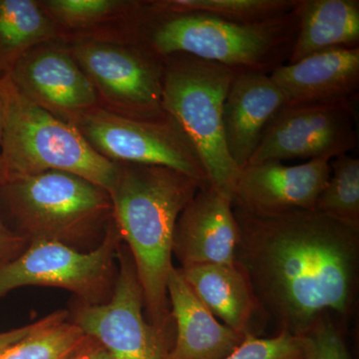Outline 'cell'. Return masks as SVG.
I'll return each mask as SVG.
<instances>
[{
    "instance_id": "1",
    "label": "cell",
    "mask_w": 359,
    "mask_h": 359,
    "mask_svg": "<svg viewBox=\"0 0 359 359\" xmlns=\"http://www.w3.org/2000/svg\"><path fill=\"white\" fill-rule=\"evenodd\" d=\"M233 214L235 264L278 332L301 337L323 316L353 311L358 231L314 210L256 217L233 208Z\"/></svg>"
},
{
    "instance_id": "2",
    "label": "cell",
    "mask_w": 359,
    "mask_h": 359,
    "mask_svg": "<svg viewBox=\"0 0 359 359\" xmlns=\"http://www.w3.org/2000/svg\"><path fill=\"white\" fill-rule=\"evenodd\" d=\"M116 164L117 176L109 191L113 219L133 259L149 320L171 332L167 283L174 266L175 226L182 211L207 182L167 167Z\"/></svg>"
},
{
    "instance_id": "3",
    "label": "cell",
    "mask_w": 359,
    "mask_h": 359,
    "mask_svg": "<svg viewBox=\"0 0 359 359\" xmlns=\"http://www.w3.org/2000/svg\"><path fill=\"white\" fill-rule=\"evenodd\" d=\"M297 28V6L280 18L254 25L203 14H156L150 7L140 42L160 58L185 53L237 72L269 74L287 65Z\"/></svg>"
},
{
    "instance_id": "4",
    "label": "cell",
    "mask_w": 359,
    "mask_h": 359,
    "mask_svg": "<svg viewBox=\"0 0 359 359\" xmlns=\"http://www.w3.org/2000/svg\"><path fill=\"white\" fill-rule=\"evenodd\" d=\"M2 83L0 184L60 171L88 180L109 193L117 176V164L95 152L74 125L61 121L21 95L6 74Z\"/></svg>"
},
{
    "instance_id": "5",
    "label": "cell",
    "mask_w": 359,
    "mask_h": 359,
    "mask_svg": "<svg viewBox=\"0 0 359 359\" xmlns=\"http://www.w3.org/2000/svg\"><path fill=\"white\" fill-rule=\"evenodd\" d=\"M0 204L27 242L75 248L105 235L113 219L109 193L66 172L7 180L0 184Z\"/></svg>"
},
{
    "instance_id": "6",
    "label": "cell",
    "mask_w": 359,
    "mask_h": 359,
    "mask_svg": "<svg viewBox=\"0 0 359 359\" xmlns=\"http://www.w3.org/2000/svg\"><path fill=\"white\" fill-rule=\"evenodd\" d=\"M162 59L163 109L193 144L209 183L231 197L240 169L224 143L223 108L237 71L185 53Z\"/></svg>"
},
{
    "instance_id": "7",
    "label": "cell",
    "mask_w": 359,
    "mask_h": 359,
    "mask_svg": "<svg viewBox=\"0 0 359 359\" xmlns=\"http://www.w3.org/2000/svg\"><path fill=\"white\" fill-rule=\"evenodd\" d=\"M93 85L99 106L136 119H159L163 109V59L141 42L65 39Z\"/></svg>"
},
{
    "instance_id": "8",
    "label": "cell",
    "mask_w": 359,
    "mask_h": 359,
    "mask_svg": "<svg viewBox=\"0 0 359 359\" xmlns=\"http://www.w3.org/2000/svg\"><path fill=\"white\" fill-rule=\"evenodd\" d=\"M22 252L0 263V299L28 285L67 290L82 302L101 304L112 294L122 238L112 219L95 249L81 252L54 241H32Z\"/></svg>"
},
{
    "instance_id": "9",
    "label": "cell",
    "mask_w": 359,
    "mask_h": 359,
    "mask_svg": "<svg viewBox=\"0 0 359 359\" xmlns=\"http://www.w3.org/2000/svg\"><path fill=\"white\" fill-rule=\"evenodd\" d=\"M74 126L95 152L111 162L167 167L209 182L197 151L169 114L136 119L96 107L80 116Z\"/></svg>"
},
{
    "instance_id": "10",
    "label": "cell",
    "mask_w": 359,
    "mask_h": 359,
    "mask_svg": "<svg viewBox=\"0 0 359 359\" xmlns=\"http://www.w3.org/2000/svg\"><path fill=\"white\" fill-rule=\"evenodd\" d=\"M114 289L108 301L82 302L73 323L96 340L112 359H168L171 332L155 327L144 316V297L128 248L120 245Z\"/></svg>"
},
{
    "instance_id": "11",
    "label": "cell",
    "mask_w": 359,
    "mask_h": 359,
    "mask_svg": "<svg viewBox=\"0 0 359 359\" xmlns=\"http://www.w3.org/2000/svg\"><path fill=\"white\" fill-rule=\"evenodd\" d=\"M354 100L285 105L273 118L249 164L292 159H327L358 145ZM245 165V166H247Z\"/></svg>"
},
{
    "instance_id": "12",
    "label": "cell",
    "mask_w": 359,
    "mask_h": 359,
    "mask_svg": "<svg viewBox=\"0 0 359 359\" xmlns=\"http://www.w3.org/2000/svg\"><path fill=\"white\" fill-rule=\"evenodd\" d=\"M6 75L21 95L68 124L100 107L93 85L60 37L26 52Z\"/></svg>"
},
{
    "instance_id": "13",
    "label": "cell",
    "mask_w": 359,
    "mask_h": 359,
    "mask_svg": "<svg viewBox=\"0 0 359 359\" xmlns=\"http://www.w3.org/2000/svg\"><path fill=\"white\" fill-rule=\"evenodd\" d=\"M330 176V161L309 160L287 166L283 162L249 164L233 186V207L256 217L313 211Z\"/></svg>"
},
{
    "instance_id": "14",
    "label": "cell",
    "mask_w": 359,
    "mask_h": 359,
    "mask_svg": "<svg viewBox=\"0 0 359 359\" xmlns=\"http://www.w3.org/2000/svg\"><path fill=\"white\" fill-rule=\"evenodd\" d=\"M238 226L233 200L209 182L203 184L180 215L173 254L181 268L205 264H235Z\"/></svg>"
},
{
    "instance_id": "15",
    "label": "cell",
    "mask_w": 359,
    "mask_h": 359,
    "mask_svg": "<svg viewBox=\"0 0 359 359\" xmlns=\"http://www.w3.org/2000/svg\"><path fill=\"white\" fill-rule=\"evenodd\" d=\"M287 100L268 73L241 71L231 80L224 99V143L238 169L255 154L264 130Z\"/></svg>"
},
{
    "instance_id": "16",
    "label": "cell",
    "mask_w": 359,
    "mask_h": 359,
    "mask_svg": "<svg viewBox=\"0 0 359 359\" xmlns=\"http://www.w3.org/2000/svg\"><path fill=\"white\" fill-rule=\"evenodd\" d=\"M269 76L287 105L354 100L359 88V47L313 54L276 68Z\"/></svg>"
},
{
    "instance_id": "17",
    "label": "cell",
    "mask_w": 359,
    "mask_h": 359,
    "mask_svg": "<svg viewBox=\"0 0 359 359\" xmlns=\"http://www.w3.org/2000/svg\"><path fill=\"white\" fill-rule=\"evenodd\" d=\"M60 39L140 42L150 11L140 0H39Z\"/></svg>"
},
{
    "instance_id": "18",
    "label": "cell",
    "mask_w": 359,
    "mask_h": 359,
    "mask_svg": "<svg viewBox=\"0 0 359 359\" xmlns=\"http://www.w3.org/2000/svg\"><path fill=\"white\" fill-rule=\"evenodd\" d=\"M167 292L176 325L168 359H223L244 339L245 335L212 316L175 266L168 278Z\"/></svg>"
},
{
    "instance_id": "19",
    "label": "cell",
    "mask_w": 359,
    "mask_h": 359,
    "mask_svg": "<svg viewBox=\"0 0 359 359\" xmlns=\"http://www.w3.org/2000/svg\"><path fill=\"white\" fill-rule=\"evenodd\" d=\"M179 269L215 318L238 334H252L250 325L259 304L237 264H205Z\"/></svg>"
},
{
    "instance_id": "20",
    "label": "cell",
    "mask_w": 359,
    "mask_h": 359,
    "mask_svg": "<svg viewBox=\"0 0 359 359\" xmlns=\"http://www.w3.org/2000/svg\"><path fill=\"white\" fill-rule=\"evenodd\" d=\"M299 28L287 63L320 52L359 47L358 0H299Z\"/></svg>"
},
{
    "instance_id": "21",
    "label": "cell",
    "mask_w": 359,
    "mask_h": 359,
    "mask_svg": "<svg viewBox=\"0 0 359 359\" xmlns=\"http://www.w3.org/2000/svg\"><path fill=\"white\" fill-rule=\"evenodd\" d=\"M39 0H0V72L7 74L37 45L59 39Z\"/></svg>"
},
{
    "instance_id": "22",
    "label": "cell",
    "mask_w": 359,
    "mask_h": 359,
    "mask_svg": "<svg viewBox=\"0 0 359 359\" xmlns=\"http://www.w3.org/2000/svg\"><path fill=\"white\" fill-rule=\"evenodd\" d=\"M65 311L45 316L22 339L0 351V359H72L88 341Z\"/></svg>"
},
{
    "instance_id": "23",
    "label": "cell",
    "mask_w": 359,
    "mask_h": 359,
    "mask_svg": "<svg viewBox=\"0 0 359 359\" xmlns=\"http://www.w3.org/2000/svg\"><path fill=\"white\" fill-rule=\"evenodd\" d=\"M149 4L156 14H203L254 25L290 13L299 0H151Z\"/></svg>"
},
{
    "instance_id": "24",
    "label": "cell",
    "mask_w": 359,
    "mask_h": 359,
    "mask_svg": "<svg viewBox=\"0 0 359 359\" xmlns=\"http://www.w3.org/2000/svg\"><path fill=\"white\" fill-rule=\"evenodd\" d=\"M314 211L359 233V160L348 154L330 161V176Z\"/></svg>"
},
{
    "instance_id": "25",
    "label": "cell",
    "mask_w": 359,
    "mask_h": 359,
    "mask_svg": "<svg viewBox=\"0 0 359 359\" xmlns=\"http://www.w3.org/2000/svg\"><path fill=\"white\" fill-rule=\"evenodd\" d=\"M223 359L304 358L301 337L282 332L266 339L245 334L243 341Z\"/></svg>"
},
{
    "instance_id": "26",
    "label": "cell",
    "mask_w": 359,
    "mask_h": 359,
    "mask_svg": "<svg viewBox=\"0 0 359 359\" xmlns=\"http://www.w3.org/2000/svg\"><path fill=\"white\" fill-rule=\"evenodd\" d=\"M304 359H351L344 337L332 316H323L301 335Z\"/></svg>"
},
{
    "instance_id": "27",
    "label": "cell",
    "mask_w": 359,
    "mask_h": 359,
    "mask_svg": "<svg viewBox=\"0 0 359 359\" xmlns=\"http://www.w3.org/2000/svg\"><path fill=\"white\" fill-rule=\"evenodd\" d=\"M27 240L11 230L0 215V263L11 261L22 252Z\"/></svg>"
},
{
    "instance_id": "28",
    "label": "cell",
    "mask_w": 359,
    "mask_h": 359,
    "mask_svg": "<svg viewBox=\"0 0 359 359\" xmlns=\"http://www.w3.org/2000/svg\"><path fill=\"white\" fill-rule=\"evenodd\" d=\"M72 359H112V358L99 342L89 337L88 341Z\"/></svg>"
},
{
    "instance_id": "29",
    "label": "cell",
    "mask_w": 359,
    "mask_h": 359,
    "mask_svg": "<svg viewBox=\"0 0 359 359\" xmlns=\"http://www.w3.org/2000/svg\"><path fill=\"white\" fill-rule=\"evenodd\" d=\"M36 325L37 321H35L32 325H25V327L14 328V330H8V332H0V351L14 344V342L22 339L26 335L30 334L36 327Z\"/></svg>"
},
{
    "instance_id": "30",
    "label": "cell",
    "mask_w": 359,
    "mask_h": 359,
    "mask_svg": "<svg viewBox=\"0 0 359 359\" xmlns=\"http://www.w3.org/2000/svg\"><path fill=\"white\" fill-rule=\"evenodd\" d=\"M4 74L0 72V141H1L2 128H4V83H2Z\"/></svg>"
}]
</instances>
